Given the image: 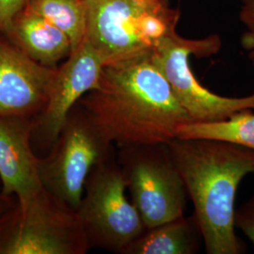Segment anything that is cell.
Segmentation results:
<instances>
[{"instance_id": "30bf717a", "label": "cell", "mask_w": 254, "mask_h": 254, "mask_svg": "<svg viewBox=\"0 0 254 254\" xmlns=\"http://www.w3.org/2000/svg\"><path fill=\"white\" fill-rule=\"evenodd\" d=\"M56 69L37 64L0 33V116H38L48 99Z\"/></svg>"}, {"instance_id": "4fadbf2b", "label": "cell", "mask_w": 254, "mask_h": 254, "mask_svg": "<svg viewBox=\"0 0 254 254\" xmlns=\"http://www.w3.org/2000/svg\"><path fill=\"white\" fill-rule=\"evenodd\" d=\"M203 243L194 214L145 229L127 250V254H195Z\"/></svg>"}, {"instance_id": "e0dca14e", "label": "cell", "mask_w": 254, "mask_h": 254, "mask_svg": "<svg viewBox=\"0 0 254 254\" xmlns=\"http://www.w3.org/2000/svg\"><path fill=\"white\" fill-rule=\"evenodd\" d=\"M31 0H0V33H4L12 20L27 8Z\"/></svg>"}, {"instance_id": "6da1fadb", "label": "cell", "mask_w": 254, "mask_h": 254, "mask_svg": "<svg viewBox=\"0 0 254 254\" xmlns=\"http://www.w3.org/2000/svg\"><path fill=\"white\" fill-rule=\"evenodd\" d=\"M152 56L106 64L79 101L117 147L167 143L192 122Z\"/></svg>"}, {"instance_id": "7c38bea8", "label": "cell", "mask_w": 254, "mask_h": 254, "mask_svg": "<svg viewBox=\"0 0 254 254\" xmlns=\"http://www.w3.org/2000/svg\"><path fill=\"white\" fill-rule=\"evenodd\" d=\"M2 34L29 59L49 68L60 65L73 51L64 31L27 7Z\"/></svg>"}, {"instance_id": "44dd1931", "label": "cell", "mask_w": 254, "mask_h": 254, "mask_svg": "<svg viewBox=\"0 0 254 254\" xmlns=\"http://www.w3.org/2000/svg\"><path fill=\"white\" fill-rule=\"evenodd\" d=\"M249 55H250V58H251V60H252V62H253L254 65V50L249 51Z\"/></svg>"}, {"instance_id": "ffe728a7", "label": "cell", "mask_w": 254, "mask_h": 254, "mask_svg": "<svg viewBox=\"0 0 254 254\" xmlns=\"http://www.w3.org/2000/svg\"><path fill=\"white\" fill-rule=\"evenodd\" d=\"M241 45L247 51L254 50V33L246 32L241 39Z\"/></svg>"}, {"instance_id": "3957f363", "label": "cell", "mask_w": 254, "mask_h": 254, "mask_svg": "<svg viewBox=\"0 0 254 254\" xmlns=\"http://www.w3.org/2000/svg\"><path fill=\"white\" fill-rule=\"evenodd\" d=\"M85 39L105 65L153 55L176 34L180 10L167 0H84Z\"/></svg>"}, {"instance_id": "9c48e42d", "label": "cell", "mask_w": 254, "mask_h": 254, "mask_svg": "<svg viewBox=\"0 0 254 254\" xmlns=\"http://www.w3.org/2000/svg\"><path fill=\"white\" fill-rule=\"evenodd\" d=\"M105 64L85 39L57 66L48 99L33 119L32 145L43 156L49 152L69 112L88 92L97 88Z\"/></svg>"}, {"instance_id": "d6986e66", "label": "cell", "mask_w": 254, "mask_h": 254, "mask_svg": "<svg viewBox=\"0 0 254 254\" xmlns=\"http://www.w3.org/2000/svg\"><path fill=\"white\" fill-rule=\"evenodd\" d=\"M15 197L7 195L2 188V184L0 181V214H2L6 209L9 207V205L12 203Z\"/></svg>"}, {"instance_id": "52a82bcc", "label": "cell", "mask_w": 254, "mask_h": 254, "mask_svg": "<svg viewBox=\"0 0 254 254\" xmlns=\"http://www.w3.org/2000/svg\"><path fill=\"white\" fill-rule=\"evenodd\" d=\"M127 183L117 154L98 164L90 173L77 214L90 248L127 254L146 228L127 198Z\"/></svg>"}, {"instance_id": "8992f818", "label": "cell", "mask_w": 254, "mask_h": 254, "mask_svg": "<svg viewBox=\"0 0 254 254\" xmlns=\"http://www.w3.org/2000/svg\"><path fill=\"white\" fill-rule=\"evenodd\" d=\"M118 149L127 190L146 229L185 216L188 192L168 142Z\"/></svg>"}, {"instance_id": "7a4b0ae2", "label": "cell", "mask_w": 254, "mask_h": 254, "mask_svg": "<svg viewBox=\"0 0 254 254\" xmlns=\"http://www.w3.org/2000/svg\"><path fill=\"white\" fill-rule=\"evenodd\" d=\"M181 173L208 254H240L235 226L236 193L254 173V151L229 142L174 137L168 142Z\"/></svg>"}, {"instance_id": "ac0fdd59", "label": "cell", "mask_w": 254, "mask_h": 254, "mask_svg": "<svg viewBox=\"0 0 254 254\" xmlns=\"http://www.w3.org/2000/svg\"><path fill=\"white\" fill-rule=\"evenodd\" d=\"M239 17L248 32L254 33V0H243Z\"/></svg>"}, {"instance_id": "5bb4252c", "label": "cell", "mask_w": 254, "mask_h": 254, "mask_svg": "<svg viewBox=\"0 0 254 254\" xmlns=\"http://www.w3.org/2000/svg\"><path fill=\"white\" fill-rule=\"evenodd\" d=\"M176 137L219 140L254 151V112L240 111L219 122L188 123L178 128Z\"/></svg>"}, {"instance_id": "277c9868", "label": "cell", "mask_w": 254, "mask_h": 254, "mask_svg": "<svg viewBox=\"0 0 254 254\" xmlns=\"http://www.w3.org/2000/svg\"><path fill=\"white\" fill-rule=\"evenodd\" d=\"M91 250L77 212L43 187L14 198L0 214V254H85Z\"/></svg>"}, {"instance_id": "ba28073f", "label": "cell", "mask_w": 254, "mask_h": 254, "mask_svg": "<svg viewBox=\"0 0 254 254\" xmlns=\"http://www.w3.org/2000/svg\"><path fill=\"white\" fill-rule=\"evenodd\" d=\"M220 47L218 35L192 40L176 33L161 42L152 56L192 122H219L240 111L254 110V93L244 97L218 95L206 89L192 72L190 56L209 57L217 54Z\"/></svg>"}, {"instance_id": "8fae6325", "label": "cell", "mask_w": 254, "mask_h": 254, "mask_svg": "<svg viewBox=\"0 0 254 254\" xmlns=\"http://www.w3.org/2000/svg\"><path fill=\"white\" fill-rule=\"evenodd\" d=\"M33 119L0 116V181L7 195L18 199L43 188L40 156L32 145Z\"/></svg>"}, {"instance_id": "2e32d148", "label": "cell", "mask_w": 254, "mask_h": 254, "mask_svg": "<svg viewBox=\"0 0 254 254\" xmlns=\"http://www.w3.org/2000/svg\"><path fill=\"white\" fill-rule=\"evenodd\" d=\"M235 226L254 246V196L236 210Z\"/></svg>"}, {"instance_id": "5b68a950", "label": "cell", "mask_w": 254, "mask_h": 254, "mask_svg": "<svg viewBox=\"0 0 254 254\" xmlns=\"http://www.w3.org/2000/svg\"><path fill=\"white\" fill-rule=\"evenodd\" d=\"M116 145L79 102L69 112L54 144L40 156L43 187L77 211L95 166L115 156Z\"/></svg>"}, {"instance_id": "7402d4cb", "label": "cell", "mask_w": 254, "mask_h": 254, "mask_svg": "<svg viewBox=\"0 0 254 254\" xmlns=\"http://www.w3.org/2000/svg\"><path fill=\"white\" fill-rule=\"evenodd\" d=\"M167 1H169V0H167Z\"/></svg>"}, {"instance_id": "9a60e30c", "label": "cell", "mask_w": 254, "mask_h": 254, "mask_svg": "<svg viewBox=\"0 0 254 254\" xmlns=\"http://www.w3.org/2000/svg\"><path fill=\"white\" fill-rule=\"evenodd\" d=\"M33 10L70 38L73 50L86 37L87 11L84 0H31Z\"/></svg>"}]
</instances>
